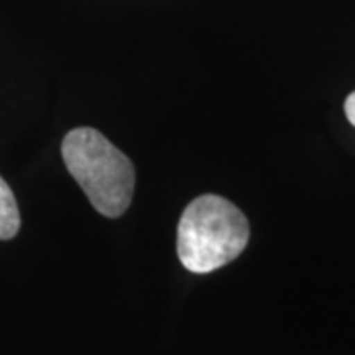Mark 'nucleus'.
I'll use <instances>...</instances> for the list:
<instances>
[{
    "instance_id": "f257e3e1",
    "label": "nucleus",
    "mask_w": 355,
    "mask_h": 355,
    "mask_svg": "<svg viewBox=\"0 0 355 355\" xmlns=\"http://www.w3.org/2000/svg\"><path fill=\"white\" fill-rule=\"evenodd\" d=\"M247 243V217L235 203L216 193L196 198L178 223V257L190 272L207 275L229 265Z\"/></svg>"
},
{
    "instance_id": "f03ea898",
    "label": "nucleus",
    "mask_w": 355,
    "mask_h": 355,
    "mask_svg": "<svg viewBox=\"0 0 355 355\" xmlns=\"http://www.w3.org/2000/svg\"><path fill=\"white\" fill-rule=\"evenodd\" d=\"M65 168L93 207L105 217H121L132 202L135 166L95 128H73L62 142Z\"/></svg>"
},
{
    "instance_id": "7ed1b4c3",
    "label": "nucleus",
    "mask_w": 355,
    "mask_h": 355,
    "mask_svg": "<svg viewBox=\"0 0 355 355\" xmlns=\"http://www.w3.org/2000/svg\"><path fill=\"white\" fill-rule=\"evenodd\" d=\"M20 229V211L10 186L0 178V241H8Z\"/></svg>"
},
{
    "instance_id": "20e7f679",
    "label": "nucleus",
    "mask_w": 355,
    "mask_h": 355,
    "mask_svg": "<svg viewBox=\"0 0 355 355\" xmlns=\"http://www.w3.org/2000/svg\"><path fill=\"white\" fill-rule=\"evenodd\" d=\"M343 109H345V116H347V121L352 123L355 127V91L345 99V105H343Z\"/></svg>"
}]
</instances>
